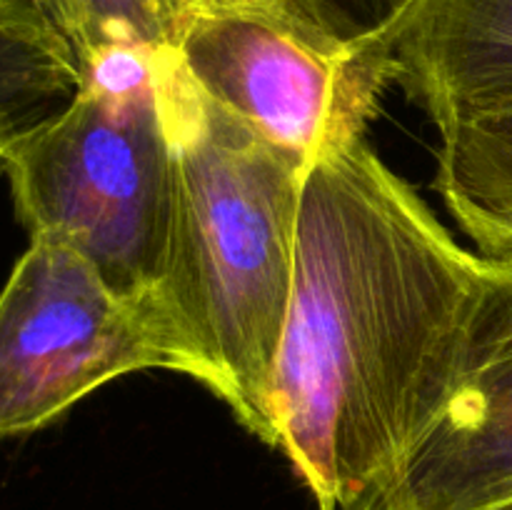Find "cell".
Masks as SVG:
<instances>
[{"instance_id":"6da1fadb","label":"cell","mask_w":512,"mask_h":510,"mask_svg":"<svg viewBox=\"0 0 512 510\" xmlns=\"http://www.w3.org/2000/svg\"><path fill=\"white\" fill-rule=\"evenodd\" d=\"M493 273L365 140L308 165L268 408L320 510H363L428 433Z\"/></svg>"},{"instance_id":"7a4b0ae2","label":"cell","mask_w":512,"mask_h":510,"mask_svg":"<svg viewBox=\"0 0 512 510\" xmlns=\"http://www.w3.org/2000/svg\"><path fill=\"white\" fill-rule=\"evenodd\" d=\"M175 188L160 295L198 350L208 388L270 445V383L288 323L308 163L215 103L158 50Z\"/></svg>"},{"instance_id":"3957f363","label":"cell","mask_w":512,"mask_h":510,"mask_svg":"<svg viewBox=\"0 0 512 510\" xmlns=\"http://www.w3.org/2000/svg\"><path fill=\"white\" fill-rule=\"evenodd\" d=\"M158 50L100 55L83 70L75 98L10 148L5 170L30 238L65 240L133 295L158 290L173 218L175 160Z\"/></svg>"},{"instance_id":"277c9868","label":"cell","mask_w":512,"mask_h":510,"mask_svg":"<svg viewBox=\"0 0 512 510\" xmlns=\"http://www.w3.org/2000/svg\"><path fill=\"white\" fill-rule=\"evenodd\" d=\"M208 370L160 290L123 293L78 248L33 235L0 290V440L55 423L105 383Z\"/></svg>"},{"instance_id":"5b68a950","label":"cell","mask_w":512,"mask_h":510,"mask_svg":"<svg viewBox=\"0 0 512 510\" xmlns=\"http://www.w3.org/2000/svg\"><path fill=\"white\" fill-rule=\"evenodd\" d=\"M170 48L208 98L308 165L363 140L390 85L308 0H188Z\"/></svg>"},{"instance_id":"8992f818","label":"cell","mask_w":512,"mask_h":510,"mask_svg":"<svg viewBox=\"0 0 512 510\" xmlns=\"http://www.w3.org/2000/svg\"><path fill=\"white\" fill-rule=\"evenodd\" d=\"M512 503V265L475 315L443 410L363 510H493Z\"/></svg>"},{"instance_id":"52a82bcc","label":"cell","mask_w":512,"mask_h":510,"mask_svg":"<svg viewBox=\"0 0 512 510\" xmlns=\"http://www.w3.org/2000/svg\"><path fill=\"white\" fill-rule=\"evenodd\" d=\"M438 128L512 100V0H413L373 50Z\"/></svg>"},{"instance_id":"ba28073f","label":"cell","mask_w":512,"mask_h":510,"mask_svg":"<svg viewBox=\"0 0 512 510\" xmlns=\"http://www.w3.org/2000/svg\"><path fill=\"white\" fill-rule=\"evenodd\" d=\"M438 130L435 190L480 255L512 265V100Z\"/></svg>"},{"instance_id":"9c48e42d","label":"cell","mask_w":512,"mask_h":510,"mask_svg":"<svg viewBox=\"0 0 512 510\" xmlns=\"http://www.w3.org/2000/svg\"><path fill=\"white\" fill-rule=\"evenodd\" d=\"M73 48L25 0H0V135L20 140L83 88Z\"/></svg>"},{"instance_id":"30bf717a","label":"cell","mask_w":512,"mask_h":510,"mask_svg":"<svg viewBox=\"0 0 512 510\" xmlns=\"http://www.w3.org/2000/svg\"><path fill=\"white\" fill-rule=\"evenodd\" d=\"M65 43L83 70L118 48H168L188 0H25Z\"/></svg>"},{"instance_id":"8fae6325","label":"cell","mask_w":512,"mask_h":510,"mask_svg":"<svg viewBox=\"0 0 512 510\" xmlns=\"http://www.w3.org/2000/svg\"><path fill=\"white\" fill-rule=\"evenodd\" d=\"M308 3L340 40L375 55V45L398 23L413 0H308Z\"/></svg>"},{"instance_id":"7c38bea8","label":"cell","mask_w":512,"mask_h":510,"mask_svg":"<svg viewBox=\"0 0 512 510\" xmlns=\"http://www.w3.org/2000/svg\"><path fill=\"white\" fill-rule=\"evenodd\" d=\"M18 143V140H10V138H3L0 135V175H5V170H8V158H10V148Z\"/></svg>"},{"instance_id":"4fadbf2b","label":"cell","mask_w":512,"mask_h":510,"mask_svg":"<svg viewBox=\"0 0 512 510\" xmlns=\"http://www.w3.org/2000/svg\"><path fill=\"white\" fill-rule=\"evenodd\" d=\"M493 510H512V503H505V505H500V508H493Z\"/></svg>"}]
</instances>
